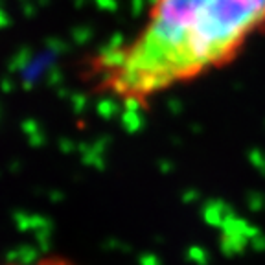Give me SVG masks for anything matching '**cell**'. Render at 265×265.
I'll use <instances>...</instances> for the list:
<instances>
[{
  "label": "cell",
  "mask_w": 265,
  "mask_h": 265,
  "mask_svg": "<svg viewBox=\"0 0 265 265\" xmlns=\"http://www.w3.org/2000/svg\"><path fill=\"white\" fill-rule=\"evenodd\" d=\"M265 39V0H151L140 26L83 61L94 94L148 109L168 92L221 72Z\"/></svg>",
  "instance_id": "6da1fadb"
},
{
  "label": "cell",
  "mask_w": 265,
  "mask_h": 265,
  "mask_svg": "<svg viewBox=\"0 0 265 265\" xmlns=\"http://www.w3.org/2000/svg\"><path fill=\"white\" fill-rule=\"evenodd\" d=\"M0 265H81L76 260L63 254H42L35 258H15L8 262H0Z\"/></svg>",
  "instance_id": "7a4b0ae2"
}]
</instances>
